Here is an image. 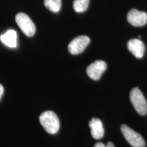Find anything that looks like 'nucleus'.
Instances as JSON below:
<instances>
[{"mask_svg":"<svg viewBox=\"0 0 147 147\" xmlns=\"http://www.w3.org/2000/svg\"><path fill=\"white\" fill-rule=\"evenodd\" d=\"M40 122L46 131L51 134H57L59 129V120L54 112L45 111L40 116Z\"/></svg>","mask_w":147,"mask_h":147,"instance_id":"1","label":"nucleus"},{"mask_svg":"<svg viewBox=\"0 0 147 147\" xmlns=\"http://www.w3.org/2000/svg\"><path fill=\"white\" fill-rule=\"evenodd\" d=\"M129 98L134 108L140 115L147 114V102L146 99L138 87L133 88L130 91Z\"/></svg>","mask_w":147,"mask_h":147,"instance_id":"2","label":"nucleus"},{"mask_svg":"<svg viewBox=\"0 0 147 147\" xmlns=\"http://www.w3.org/2000/svg\"><path fill=\"white\" fill-rule=\"evenodd\" d=\"M16 23L25 36L32 37L36 32V26L26 14L20 12L16 15Z\"/></svg>","mask_w":147,"mask_h":147,"instance_id":"3","label":"nucleus"},{"mask_svg":"<svg viewBox=\"0 0 147 147\" xmlns=\"http://www.w3.org/2000/svg\"><path fill=\"white\" fill-rule=\"evenodd\" d=\"M121 133L129 144L133 147H145V142L143 138L138 133L126 125L121 127Z\"/></svg>","mask_w":147,"mask_h":147,"instance_id":"4","label":"nucleus"},{"mask_svg":"<svg viewBox=\"0 0 147 147\" xmlns=\"http://www.w3.org/2000/svg\"><path fill=\"white\" fill-rule=\"evenodd\" d=\"M90 38L87 36H80L75 38L68 45V51L71 55H78L82 53L89 45Z\"/></svg>","mask_w":147,"mask_h":147,"instance_id":"5","label":"nucleus"},{"mask_svg":"<svg viewBox=\"0 0 147 147\" xmlns=\"http://www.w3.org/2000/svg\"><path fill=\"white\" fill-rule=\"evenodd\" d=\"M107 68L106 62L102 60H97L92 63L87 68V74L89 78L94 80H99Z\"/></svg>","mask_w":147,"mask_h":147,"instance_id":"6","label":"nucleus"},{"mask_svg":"<svg viewBox=\"0 0 147 147\" xmlns=\"http://www.w3.org/2000/svg\"><path fill=\"white\" fill-rule=\"evenodd\" d=\"M127 18L129 23L135 27H142L147 23V14L136 9L129 11Z\"/></svg>","mask_w":147,"mask_h":147,"instance_id":"7","label":"nucleus"},{"mask_svg":"<svg viewBox=\"0 0 147 147\" xmlns=\"http://www.w3.org/2000/svg\"><path fill=\"white\" fill-rule=\"evenodd\" d=\"M127 49L138 59L142 58L144 56L145 47L144 43L140 40L134 38L129 40Z\"/></svg>","mask_w":147,"mask_h":147,"instance_id":"8","label":"nucleus"},{"mask_svg":"<svg viewBox=\"0 0 147 147\" xmlns=\"http://www.w3.org/2000/svg\"><path fill=\"white\" fill-rule=\"evenodd\" d=\"M92 137L95 140H100L104 136V129L102 121L97 118H93L89 122Z\"/></svg>","mask_w":147,"mask_h":147,"instance_id":"9","label":"nucleus"},{"mask_svg":"<svg viewBox=\"0 0 147 147\" xmlns=\"http://www.w3.org/2000/svg\"><path fill=\"white\" fill-rule=\"evenodd\" d=\"M0 40L7 47L10 48L16 47L17 35H16V32L14 30L10 29V30L7 31L5 34L0 36Z\"/></svg>","mask_w":147,"mask_h":147,"instance_id":"10","label":"nucleus"},{"mask_svg":"<svg viewBox=\"0 0 147 147\" xmlns=\"http://www.w3.org/2000/svg\"><path fill=\"white\" fill-rule=\"evenodd\" d=\"M45 7L53 12H58L61 7V0H44Z\"/></svg>","mask_w":147,"mask_h":147,"instance_id":"11","label":"nucleus"},{"mask_svg":"<svg viewBox=\"0 0 147 147\" xmlns=\"http://www.w3.org/2000/svg\"><path fill=\"white\" fill-rule=\"evenodd\" d=\"M89 5V0H74L73 8L76 12H83L87 10Z\"/></svg>","mask_w":147,"mask_h":147,"instance_id":"12","label":"nucleus"},{"mask_svg":"<svg viewBox=\"0 0 147 147\" xmlns=\"http://www.w3.org/2000/svg\"><path fill=\"white\" fill-rule=\"evenodd\" d=\"M94 147H115V146H114L113 143L111 142H108L106 145L103 144V143H102V142H97L95 144Z\"/></svg>","mask_w":147,"mask_h":147,"instance_id":"13","label":"nucleus"},{"mask_svg":"<svg viewBox=\"0 0 147 147\" xmlns=\"http://www.w3.org/2000/svg\"><path fill=\"white\" fill-rule=\"evenodd\" d=\"M3 93V87L1 84H0V100H1V97H2Z\"/></svg>","mask_w":147,"mask_h":147,"instance_id":"14","label":"nucleus"}]
</instances>
